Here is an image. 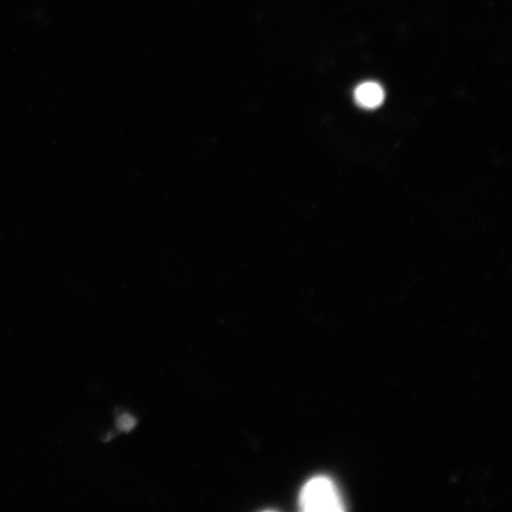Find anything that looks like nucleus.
Here are the masks:
<instances>
[{"instance_id": "nucleus-3", "label": "nucleus", "mask_w": 512, "mask_h": 512, "mask_svg": "<svg viewBox=\"0 0 512 512\" xmlns=\"http://www.w3.org/2000/svg\"><path fill=\"white\" fill-rule=\"evenodd\" d=\"M134 425H136V420L133 419V416L128 414L120 416V419L118 420V426L120 430L124 432L131 431Z\"/></svg>"}, {"instance_id": "nucleus-2", "label": "nucleus", "mask_w": 512, "mask_h": 512, "mask_svg": "<svg viewBox=\"0 0 512 512\" xmlns=\"http://www.w3.org/2000/svg\"><path fill=\"white\" fill-rule=\"evenodd\" d=\"M357 104L364 108L379 107L384 99V92L380 85L375 82H366L358 86L355 92Z\"/></svg>"}, {"instance_id": "nucleus-1", "label": "nucleus", "mask_w": 512, "mask_h": 512, "mask_svg": "<svg viewBox=\"0 0 512 512\" xmlns=\"http://www.w3.org/2000/svg\"><path fill=\"white\" fill-rule=\"evenodd\" d=\"M300 509L310 512H336L344 510L343 499L337 486L328 477L312 478L304 485L299 496Z\"/></svg>"}]
</instances>
